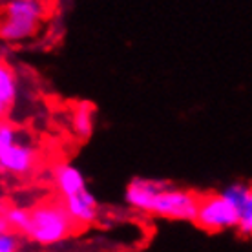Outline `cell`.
Returning <instances> with one entry per match:
<instances>
[{
    "mask_svg": "<svg viewBox=\"0 0 252 252\" xmlns=\"http://www.w3.org/2000/svg\"><path fill=\"white\" fill-rule=\"evenodd\" d=\"M125 201L137 212L154 214L164 220L194 221L199 195L161 181L135 177L126 185Z\"/></svg>",
    "mask_w": 252,
    "mask_h": 252,
    "instance_id": "cell-1",
    "label": "cell"
},
{
    "mask_svg": "<svg viewBox=\"0 0 252 252\" xmlns=\"http://www.w3.org/2000/svg\"><path fill=\"white\" fill-rule=\"evenodd\" d=\"M46 0H4L0 9V42L24 44L37 37L48 17Z\"/></svg>",
    "mask_w": 252,
    "mask_h": 252,
    "instance_id": "cell-2",
    "label": "cell"
},
{
    "mask_svg": "<svg viewBox=\"0 0 252 252\" xmlns=\"http://www.w3.org/2000/svg\"><path fill=\"white\" fill-rule=\"evenodd\" d=\"M75 227L77 225L69 218L63 203L48 201L30 210L28 227L22 234L37 245L50 247L68 240Z\"/></svg>",
    "mask_w": 252,
    "mask_h": 252,
    "instance_id": "cell-3",
    "label": "cell"
},
{
    "mask_svg": "<svg viewBox=\"0 0 252 252\" xmlns=\"http://www.w3.org/2000/svg\"><path fill=\"white\" fill-rule=\"evenodd\" d=\"M37 161V148L22 139L11 123L0 119V174L13 177L30 176L35 170Z\"/></svg>",
    "mask_w": 252,
    "mask_h": 252,
    "instance_id": "cell-4",
    "label": "cell"
},
{
    "mask_svg": "<svg viewBox=\"0 0 252 252\" xmlns=\"http://www.w3.org/2000/svg\"><path fill=\"white\" fill-rule=\"evenodd\" d=\"M194 221L208 232H221L236 228L238 214L221 194H208L199 197Z\"/></svg>",
    "mask_w": 252,
    "mask_h": 252,
    "instance_id": "cell-5",
    "label": "cell"
},
{
    "mask_svg": "<svg viewBox=\"0 0 252 252\" xmlns=\"http://www.w3.org/2000/svg\"><path fill=\"white\" fill-rule=\"evenodd\" d=\"M225 199L234 207L238 214V225L241 236H251L252 234V189L249 183L238 181L230 183L220 192Z\"/></svg>",
    "mask_w": 252,
    "mask_h": 252,
    "instance_id": "cell-6",
    "label": "cell"
},
{
    "mask_svg": "<svg viewBox=\"0 0 252 252\" xmlns=\"http://www.w3.org/2000/svg\"><path fill=\"white\" fill-rule=\"evenodd\" d=\"M63 205L77 227L92 225L99 218V203L88 189L63 199Z\"/></svg>",
    "mask_w": 252,
    "mask_h": 252,
    "instance_id": "cell-7",
    "label": "cell"
},
{
    "mask_svg": "<svg viewBox=\"0 0 252 252\" xmlns=\"http://www.w3.org/2000/svg\"><path fill=\"white\" fill-rule=\"evenodd\" d=\"M53 181H55V187H57L59 194H61L63 199L71 197V195H75L79 192H82V190L88 189L84 174L77 168L75 164L69 163H59L55 166Z\"/></svg>",
    "mask_w": 252,
    "mask_h": 252,
    "instance_id": "cell-8",
    "label": "cell"
},
{
    "mask_svg": "<svg viewBox=\"0 0 252 252\" xmlns=\"http://www.w3.org/2000/svg\"><path fill=\"white\" fill-rule=\"evenodd\" d=\"M19 99V79L15 69L0 59V119L13 110Z\"/></svg>",
    "mask_w": 252,
    "mask_h": 252,
    "instance_id": "cell-9",
    "label": "cell"
},
{
    "mask_svg": "<svg viewBox=\"0 0 252 252\" xmlns=\"http://www.w3.org/2000/svg\"><path fill=\"white\" fill-rule=\"evenodd\" d=\"M71 125H73V132L79 139H88L94 133L95 128V114L92 106L88 104H81L77 106L71 117Z\"/></svg>",
    "mask_w": 252,
    "mask_h": 252,
    "instance_id": "cell-10",
    "label": "cell"
},
{
    "mask_svg": "<svg viewBox=\"0 0 252 252\" xmlns=\"http://www.w3.org/2000/svg\"><path fill=\"white\" fill-rule=\"evenodd\" d=\"M2 218L6 221V225L13 232H24L30 220V210L22 207H7L2 210Z\"/></svg>",
    "mask_w": 252,
    "mask_h": 252,
    "instance_id": "cell-11",
    "label": "cell"
},
{
    "mask_svg": "<svg viewBox=\"0 0 252 252\" xmlns=\"http://www.w3.org/2000/svg\"><path fill=\"white\" fill-rule=\"evenodd\" d=\"M20 238L13 230L0 232V252H20Z\"/></svg>",
    "mask_w": 252,
    "mask_h": 252,
    "instance_id": "cell-12",
    "label": "cell"
},
{
    "mask_svg": "<svg viewBox=\"0 0 252 252\" xmlns=\"http://www.w3.org/2000/svg\"><path fill=\"white\" fill-rule=\"evenodd\" d=\"M4 230H9V228H7L4 218H2V210H0V232H4Z\"/></svg>",
    "mask_w": 252,
    "mask_h": 252,
    "instance_id": "cell-13",
    "label": "cell"
}]
</instances>
